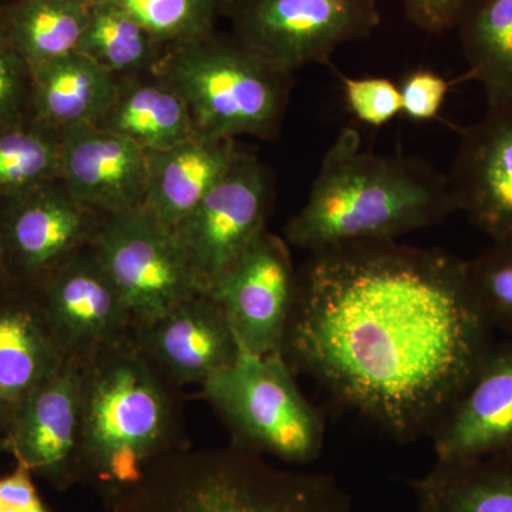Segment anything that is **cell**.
<instances>
[{"label": "cell", "instance_id": "cell-19", "mask_svg": "<svg viewBox=\"0 0 512 512\" xmlns=\"http://www.w3.org/2000/svg\"><path fill=\"white\" fill-rule=\"evenodd\" d=\"M146 153L148 177L143 207L174 229L244 151L232 138L195 134L173 147Z\"/></svg>", "mask_w": 512, "mask_h": 512}, {"label": "cell", "instance_id": "cell-30", "mask_svg": "<svg viewBox=\"0 0 512 512\" xmlns=\"http://www.w3.org/2000/svg\"><path fill=\"white\" fill-rule=\"evenodd\" d=\"M32 117V69L0 20V127Z\"/></svg>", "mask_w": 512, "mask_h": 512}, {"label": "cell", "instance_id": "cell-5", "mask_svg": "<svg viewBox=\"0 0 512 512\" xmlns=\"http://www.w3.org/2000/svg\"><path fill=\"white\" fill-rule=\"evenodd\" d=\"M181 94L197 134L217 138L279 136L293 74L215 32L168 47L157 72Z\"/></svg>", "mask_w": 512, "mask_h": 512}, {"label": "cell", "instance_id": "cell-18", "mask_svg": "<svg viewBox=\"0 0 512 512\" xmlns=\"http://www.w3.org/2000/svg\"><path fill=\"white\" fill-rule=\"evenodd\" d=\"M66 357L57 345L36 292L13 285L0 293V430Z\"/></svg>", "mask_w": 512, "mask_h": 512}, {"label": "cell", "instance_id": "cell-22", "mask_svg": "<svg viewBox=\"0 0 512 512\" xmlns=\"http://www.w3.org/2000/svg\"><path fill=\"white\" fill-rule=\"evenodd\" d=\"M419 512H512V451L439 463L409 483Z\"/></svg>", "mask_w": 512, "mask_h": 512}, {"label": "cell", "instance_id": "cell-9", "mask_svg": "<svg viewBox=\"0 0 512 512\" xmlns=\"http://www.w3.org/2000/svg\"><path fill=\"white\" fill-rule=\"evenodd\" d=\"M274 202L271 171L244 153L173 229L205 292L266 229Z\"/></svg>", "mask_w": 512, "mask_h": 512}, {"label": "cell", "instance_id": "cell-20", "mask_svg": "<svg viewBox=\"0 0 512 512\" xmlns=\"http://www.w3.org/2000/svg\"><path fill=\"white\" fill-rule=\"evenodd\" d=\"M120 77L74 52L32 69V117L63 133L94 126L109 109Z\"/></svg>", "mask_w": 512, "mask_h": 512}, {"label": "cell", "instance_id": "cell-23", "mask_svg": "<svg viewBox=\"0 0 512 512\" xmlns=\"http://www.w3.org/2000/svg\"><path fill=\"white\" fill-rule=\"evenodd\" d=\"M96 0H15L0 3L10 42L30 69L77 52Z\"/></svg>", "mask_w": 512, "mask_h": 512}, {"label": "cell", "instance_id": "cell-34", "mask_svg": "<svg viewBox=\"0 0 512 512\" xmlns=\"http://www.w3.org/2000/svg\"><path fill=\"white\" fill-rule=\"evenodd\" d=\"M13 281L10 276L8 259H6L5 245H3L2 231H0V293L12 288Z\"/></svg>", "mask_w": 512, "mask_h": 512}, {"label": "cell", "instance_id": "cell-16", "mask_svg": "<svg viewBox=\"0 0 512 512\" xmlns=\"http://www.w3.org/2000/svg\"><path fill=\"white\" fill-rule=\"evenodd\" d=\"M131 336L180 389L207 382L241 353L228 319L207 293L191 296L153 322L136 326Z\"/></svg>", "mask_w": 512, "mask_h": 512}, {"label": "cell", "instance_id": "cell-17", "mask_svg": "<svg viewBox=\"0 0 512 512\" xmlns=\"http://www.w3.org/2000/svg\"><path fill=\"white\" fill-rule=\"evenodd\" d=\"M147 177L146 151L127 138L99 126L63 131L59 180L92 210L110 215L143 207Z\"/></svg>", "mask_w": 512, "mask_h": 512}, {"label": "cell", "instance_id": "cell-6", "mask_svg": "<svg viewBox=\"0 0 512 512\" xmlns=\"http://www.w3.org/2000/svg\"><path fill=\"white\" fill-rule=\"evenodd\" d=\"M296 376L281 353L241 352L231 366L201 384V393L228 427L232 446L305 466L322 454L325 419Z\"/></svg>", "mask_w": 512, "mask_h": 512}, {"label": "cell", "instance_id": "cell-7", "mask_svg": "<svg viewBox=\"0 0 512 512\" xmlns=\"http://www.w3.org/2000/svg\"><path fill=\"white\" fill-rule=\"evenodd\" d=\"M231 35L284 72L329 64L380 26L377 0H225Z\"/></svg>", "mask_w": 512, "mask_h": 512}, {"label": "cell", "instance_id": "cell-13", "mask_svg": "<svg viewBox=\"0 0 512 512\" xmlns=\"http://www.w3.org/2000/svg\"><path fill=\"white\" fill-rule=\"evenodd\" d=\"M3 448L57 491L83 483L79 363L64 360L30 394L10 421Z\"/></svg>", "mask_w": 512, "mask_h": 512}, {"label": "cell", "instance_id": "cell-27", "mask_svg": "<svg viewBox=\"0 0 512 512\" xmlns=\"http://www.w3.org/2000/svg\"><path fill=\"white\" fill-rule=\"evenodd\" d=\"M171 47L210 35L224 16L225 0H111Z\"/></svg>", "mask_w": 512, "mask_h": 512}, {"label": "cell", "instance_id": "cell-12", "mask_svg": "<svg viewBox=\"0 0 512 512\" xmlns=\"http://www.w3.org/2000/svg\"><path fill=\"white\" fill-rule=\"evenodd\" d=\"M35 292L63 356L79 365L133 329L130 309L92 245L59 266Z\"/></svg>", "mask_w": 512, "mask_h": 512}, {"label": "cell", "instance_id": "cell-36", "mask_svg": "<svg viewBox=\"0 0 512 512\" xmlns=\"http://www.w3.org/2000/svg\"><path fill=\"white\" fill-rule=\"evenodd\" d=\"M15 2V0H0V3Z\"/></svg>", "mask_w": 512, "mask_h": 512}, {"label": "cell", "instance_id": "cell-15", "mask_svg": "<svg viewBox=\"0 0 512 512\" xmlns=\"http://www.w3.org/2000/svg\"><path fill=\"white\" fill-rule=\"evenodd\" d=\"M430 437L439 463L512 451V339L490 346Z\"/></svg>", "mask_w": 512, "mask_h": 512}, {"label": "cell", "instance_id": "cell-28", "mask_svg": "<svg viewBox=\"0 0 512 512\" xmlns=\"http://www.w3.org/2000/svg\"><path fill=\"white\" fill-rule=\"evenodd\" d=\"M466 271L488 325L512 339V247L491 245L466 261Z\"/></svg>", "mask_w": 512, "mask_h": 512}, {"label": "cell", "instance_id": "cell-4", "mask_svg": "<svg viewBox=\"0 0 512 512\" xmlns=\"http://www.w3.org/2000/svg\"><path fill=\"white\" fill-rule=\"evenodd\" d=\"M110 512H353L329 474L272 466L232 446L175 451L117 497Z\"/></svg>", "mask_w": 512, "mask_h": 512}, {"label": "cell", "instance_id": "cell-25", "mask_svg": "<svg viewBox=\"0 0 512 512\" xmlns=\"http://www.w3.org/2000/svg\"><path fill=\"white\" fill-rule=\"evenodd\" d=\"M168 47L111 0H96L77 52L116 76L157 72Z\"/></svg>", "mask_w": 512, "mask_h": 512}, {"label": "cell", "instance_id": "cell-1", "mask_svg": "<svg viewBox=\"0 0 512 512\" xmlns=\"http://www.w3.org/2000/svg\"><path fill=\"white\" fill-rule=\"evenodd\" d=\"M466 261L396 241L312 252L282 356L393 439L430 436L493 345Z\"/></svg>", "mask_w": 512, "mask_h": 512}, {"label": "cell", "instance_id": "cell-31", "mask_svg": "<svg viewBox=\"0 0 512 512\" xmlns=\"http://www.w3.org/2000/svg\"><path fill=\"white\" fill-rule=\"evenodd\" d=\"M399 87L402 114L413 121L436 119L450 92V82L446 77L426 67L410 70Z\"/></svg>", "mask_w": 512, "mask_h": 512}, {"label": "cell", "instance_id": "cell-32", "mask_svg": "<svg viewBox=\"0 0 512 512\" xmlns=\"http://www.w3.org/2000/svg\"><path fill=\"white\" fill-rule=\"evenodd\" d=\"M404 15L412 25L430 35L457 29L480 0H402Z\"/></svg>", "mask_w": 512, "mask_h": 512}, {"label": "cell", "instance_id": "cell-24", "mask_svg": "<svg viewBox=\"0 0 512 512\" xmlns=\"http://www.w3.org/2000/svg\"><path fill=\"white\" fill-rule=\"evenodd\" d=\"M457 30L487 106L512 103V0H480Z\"/></svg>", "mask_w": 512, "mask_h": 512}, {"label": "cell", "instance_id": "cell-11", "mask_svg": "<svg viewBox=\"0 0 512 512\" xmlns=\"http://www.w3.org/2000/svg\"><path fill=\"white\" fill-rule=\"evenodd\" d=\"M103 220L60 180L3 202L0 231L13 285L36 291L59 266L92 245Z\"/></svg>", "mask_w": 512, "mask_h": 512}, {"label": "cell", "instance_id": "cell-21", "mask_svg": "<svg viewBox=\"0 0 512 512\" xmlns=\"http://www.w3.org/2000/svg\"><path fill=\"white\" fill-rule=\"evenodd\" d=\"M94 126L119 134L144 151L165 150L197 134L187 103L156 72L120 77L116 96Z\"/></svg>", "mask_w": 512, "mask_h": 512}, {"label": "cell", "instance_id": "cell-29", "mask_svg": "<svg viewBox=\"0 0 512 512\" xmlns=\"http://www.w3.org/2000/svg\"><path fill=\"white\" fill-rule=\"evenodd\" d=\"M350 113L372 127H382L402 114L400 87L387 77H346L340 74Z\"/></svg>", "mask_w": 512, "mask_h": 512}, {"label": "cell", "instance_id": "cell-2", "mask_svg": "<svg viewBox=\"0 0 512 512\" xmlns=\"http://www.w3.org/2000/svg\"><path fill=\"white\" fill-rule=\"evenodd\" d=\"M457 212L447 175L417 158L362 147L343 128L326 151L308 198L288 221V245L312 252L396 241Z\"/></svg>", "mask_w": 512, "mask_h": 512}, {"label": "cell", "instance_id": "cell-3", "mask_svg": "<svg viewBox=\"0 0 512 512\" xmlns=\"http://www.w3.org/2000/svg\"><path fill=\"white\" fill-rule=\"evenodd\" d=\"M83 484L110 504L188 447L183 397L133 336L80 363Z\"/></svg>", "mask_w": 512, "mask_h": 512}, {"label": "cell", "instance_id": "cell-10", "mask_svg": "<svg viewBox=\"0 0 512 512\" xmlns=\"http://www.w3.org/2000/svg\"><path fill=\"white\" fill-rule=\"evenodd\" d=\"M296 292L288 242L265 229L207 295L224 312L241 352L265 356L282 352Z\"/></svg>", "mask_w": 512, "mask_h": 512}, {"label": "cell", "instance_id": "cell-14", "mask_svg": "<svg viewBox=\"0 0 512 512\" xmlns=\"http://www.w3.org/2000/svg\"><path fill=\"white\" fill-rule=\"evenodd\" d=\"M447 178L457 212L493 244L512 247V103L488 106L461 133Z\"/></svg>", "mask_w": 512, "mask_h": 512}, {"label": "cell", "instance_id": "cell-35", "mask_svg": "<svg viewBox=\"0 0 512 512\" xmlns=\"http://www.w3.org/2000/svg\"><path fill=\"white\" fill-rule=\"evenodd\" d=\"M3 441H5V434L0 430V454L5 453V448H3Z\"/></svg>", "mask_w": 512, "mask_h": 512}, {"label": "cell", "instance_id": "cell-33", "mask_svg": "<svg viewBox=\"0 0 512 512\" xmlns=\"http://www.w3.org/2000/svg\"><path fill=\"white\" fill-rule=\"evenodd\" d=\"M15 463L10 473L0 476V512H52L37 491L35 474Z\"/></svg>", "mask_w": 512, "mask_h": 512}, {"label": "cell", "instance_id": "cell-8", "mask_svg": "<svg viewBox=\"0 0 512 512\" xmlns=\"http://www.w3.org/2000/svg\"><path fill=\"white\" fill-rule=\"evenodd\" d=\"M92 248L123 295L133 328L207 293L173 229L144 207L104 215Z\"/></svg>", "mask_w": 512, "mask_h": 512}, {"label": "cell", "instance_id": "cell-26", "mask_svg": "<svg viewBox=\"0 0 512 512\" xmlns=\"http://www.w3.org/2000/svg\"><path fill=\"white\" fill-rule=\"evenodd\" d=\"M60 138L33 117L0 127V201L59 180Z\"/></svg>", "mask_w": 512, "mask_h": 512}]
</instances>
